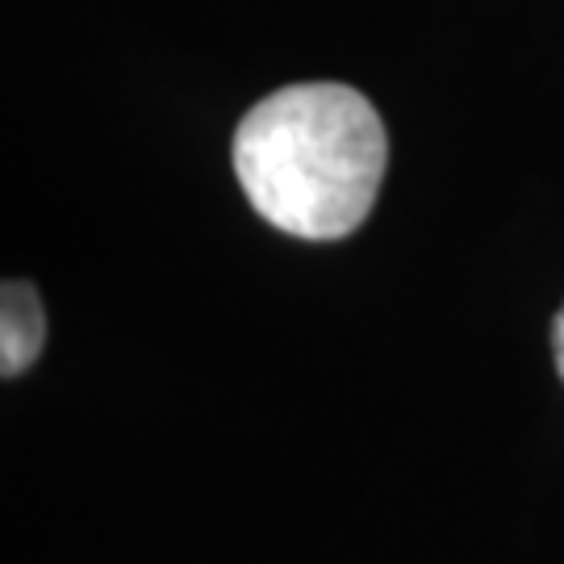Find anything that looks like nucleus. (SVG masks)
<instances>
[{
    "label": "nucleus",
    "instance_id": "1",
    "mask_svg": "<svg viewBox=\"0 0 564 564\" xmlns=\"http://www.w3.org/2000/svg\"><path fill=\"white\" fill-rule=\"evenodd\" d=\"M230 160L263 223L293 239L330 242L372 214L389 134L351 84H289L242 113Z\"/></svg>",
    "mask_w": 564,
    "mask_h": 564
},
{
    "label": "nucleus",
    "instance_id": "2",
    "mask_svg": "<svg viewBox=\"0 0 564 564\" xmlns=\"http://www.w3.org/2000/svg\"><path fill=\"white\" fill-rule=\"evenodd\" d=\"M46 343V310L30 281H9L0 293V372L4 381L21 377L39 360Z\"/></svg>",
    "mask_w": 564,
    "mask_h": 564
},
{
    "label": "nucleus",
    "instance_id": "3",
    "mask_svg": "<svg viewBox=\"0 0 564 564\" xmlns=\"http://www.w3.org/2000/svg\"><path fill=\"white\" fill-rule=\"evenodd\" d=\"M552 351H556V372H561L564 381V305L561 314H556V323H552Z\"/></svg>",
    "mask_w": 564,
    "mask_h": 564
}]
</instances>
